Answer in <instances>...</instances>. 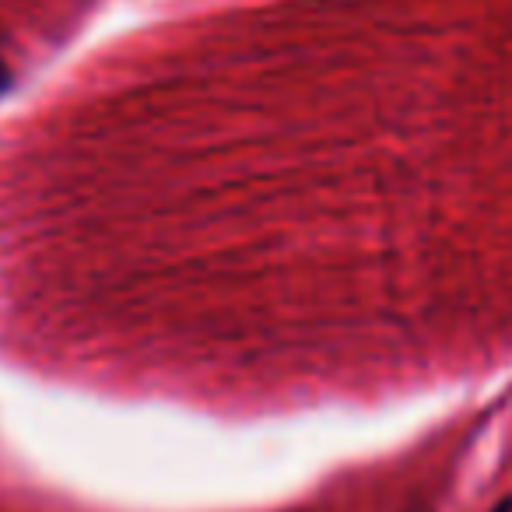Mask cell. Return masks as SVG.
Returning a JSON list of instances; mask_svg holds the SVG:
<instances>
[{
	"mask_svg": "<svg viewBox=\"0 0 512 512\" xmlns=\"http://www.w3.org/2000/svg\"><path fill=\"white\" fill-rule=\"evenodd\" d=\"M4 88H8V67L0 64V92H4Z\"/></svg>",
	"mask_w": 512,
	"mask_h": 512,
	"instance_id": "7a4b0ae2",
	"label": "cell"
},
{
	"mask_svg": "<svg viewBox=\"0 0 512 512\" xmlns=\"http://www.w3.org/2000/svg\"><path fill=\"white\" fill-rule=\"evenodd\" d=\"M491 512H512V498H502V502H498Z\"/></svg>",
	"mask_w": 512,
	"mask_h": 512,
	"instance_id": "6da1fadb",
	"label": "cell"
}]
</instances>
